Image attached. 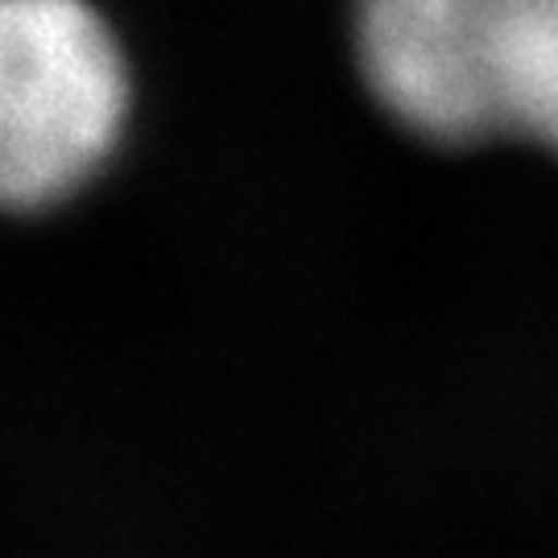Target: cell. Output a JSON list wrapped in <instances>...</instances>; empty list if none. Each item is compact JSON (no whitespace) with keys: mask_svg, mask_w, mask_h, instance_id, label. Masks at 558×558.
Returning <instances> with one entry per match:
<instances>
[{"mask_svg":"<svg viewBox=\"0 0 558 558\" xmlns=\"http://www.w3.org/2000/svg\"><path fill=\"white\" fill-rule=\"evenodd\" d=\"M352 38L368 92L401 129L558 154V0H356Z\"/></svg>","mask_w":558,"mask_h":558,"instance_id":"obj_1","label":"cell"},{"mask_svg":"<svg viewBox=\"0 0 558 558\" xmlns=\"http://www.w3.org/2000/svg\"><path fill=\"white\" fill-rule=\"evenodd\" d=\"M124 112V59L87 0H0V211L71 199L112 158Z\"/></svg>","mask_w":558,"mask_h":558,"instance_id":"obj_2","label":"cell"}]
</instances>
